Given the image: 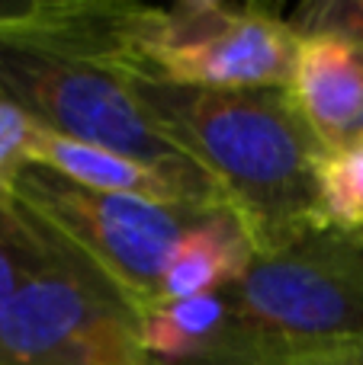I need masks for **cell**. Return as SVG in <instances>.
Here are the masks:
<instances>
[{"instance_id":"obj_1","label":"cell","mask_w":363,"mask_h":365,"mask_svg":"<svg viewBox=\"0 0 363 365\" xmlns=\"http://www.w3.org/2000/svg\"><path fill=\"white\" fill-rule=\"evenodd\" d=\"M129 81L158 132L222 189L257 253L322 227L319 160L325 148L287 87L203 90Z\"/></svg>"},{"instance_id":"obj_2","label":"cell","mask_w":363,"mask_h":365,"mask_svg":"<svg viewBox=\"0 0 363 365\" xmlns=\"http://www.w3.org/2000/svg\"><path fill=\"white\" fill-rule=\"evenodd\" d=\"M222 295L225 327L193 365H296L363 343V240L306 231L257 253Z\"/></svg>"},{"instance_id":"obj_3","label":"cell","mask_w":363,"mask_h":365,"mask_svg":"<svg viewBox=\"0 0 363 365\" xmlns=\"http://www.w3.org/2000/svg\"><path fill=\"white\" fill-rule=\"evenodd\" d=\"M0 365H151L141 311L42 221V257L0 317Z\"/></svg>"},{"instance_id":"obj_4","label":"cell","mask_w":363,"mask_h":365,"mask_svg":"<svg viewBox=\"0 0 363 365\" xmlns=\"http://www.w3.org/2000/svg\"><path fill=\"white\" fill-rule=\"evenodd\" d=\"M299 36L270 6L225 0L135 4L122 71L203 90L289 87Z\"/></svg>"},{"instance_id":"obj_5","label":"cell","mask_w":363,"mask_h":365,"mask_svg":"<svg viewBox=\"0 0 363 365\" xmlns=\"http://www.w3.org/2000/svg\"><path fill=\"white\" fill-rule=\"evenodd\" d=\"M0 100L45 132L151 164H193L141 109L129 74L26 36H0Z\"/></svg>"},{"instance_id":"obj_6","label":"cell","mask_w":363,"mask_h":365,"mask_svg":"<svg viewBox=\"0 0 363 365\" xmlns=\"http://www.w3.org/2000/svg\"><path fill=\"white\" fill-rule=\"evenodd\" d=\"M13 199L90 257L135 304L148 311L174 247L212 208L174 205L141 195L100 192L29 164Z\"/></svg>"},{"instance_id":"obj_7","label":"cell","mask_w":363,"mask_h":365,"mask_svg":"<svg viewBox=\"0 0 363 365\" xmlns=\"http://www.w3.org/2000/svg\"><path fill=\"white\" fill-rule=\"evenodd\" d=\"M32 164L77 182V186L100 189V192L141 195V199L197 208H229L222 189L197 164H151L145 158L84 145V141L64 138V135L45 132V128H39L36 135Z\"/></svg>"},{"instance_id":"obj_8","label":"cell","mask_w":363,"mask_h":365,"mask_svg":"<svg viewBox=\"0 0 363 365\" xmlns=\"http://www.w3.org/2000/svg\"><path fill=\"white\" fill-rule=\"evenodd\" d=\"M287 90L325 151L363 138V38L344 32L299 36Z\"/></svg>"},{"instance_id":"obj_9","label":"cell","mask_w":363,"mask_h":365,"mask_svg":"<svg viewBox=\"0 0 363 365\" xmlns=\"http://www.w3.org/2000/svg\"><path fill=\"white\" fill-rule=\"evenodd\" d=\"M257 247L232 208H212L174 247L158 302H180L235 285L254 263ZM154 302V304H158Z\"/></svg>"},{"instance_id":"obj_10","label":"cell","mask_w":363,"mask_h":365,"mask_svg":"<svg viewBox=\"0 0 363 365\" xmlns=\"http://www.w3.org/2000/svg\"><path fill=\"white\" fill-rule=\"evenodd\" d=\"M119 23L116 0H0V36L45 38L96 61L116 51Z\"/></svg>"},{"instance_id":"obj_11","label":"cell","mask_w":363,"mask_h":365,"mask_svg":"<svg viewBox=\"0 0 363 365\" xmlns=\"http://www.w3.org/2000/svg\"><path fill=\"white\" fill-rule=\"evenodd\" d=\"M222 292L180 302H158L141 311V343L151 365H193L225 327Z\"/></svg>"},{"instance_id":"obj_12","label":"cell","mask_w":363,"mask_h":365,"mask_svg":"<svg viewBox=\"0 0 363 365\" xmlns=\"http://www.w3.org/2000/svg\"><path fill=\"white\" fill-rule=\"evenodd\" d=\"M319 218L328 231L363 240V138L322 154Z\"/></svg>"},{"instance_id":"obj_13","label":"cell","mask_w":363,"mask_h":365,"mask_svg":"<svg viewBox=\"0 0 363 365\" xmlns=\"http://www.w3.org/2000/svg\"><path fill=\"white\" fill-rule=\"evenodd\" d=\"M42 257V221L16 199H0V317Z\"/></svg>"},{"instance_id":"obj_14","label":"cell","mask_w":363,"mask_h":365,"mask_svg":"<svg viewBox=\"0 0 363 365\" xmlns=\"http://www.w3.org/2000/svg\"><path fill=\"white\" fill-rule=\"evenodd\" d=\"M39 125L16 106L0 100V199H13L16 180L32 164Z\"/></svg>"},{"instance_id":"obj_15","label":"cell","mask_w":363,"mask_h":365,"mask_svg":"<svg viewBox=\"0 0 363 365\" xmlns=\"http://www.w3.org/2000/svg\"><path fill=\"white\" fill-rule=\"evenodd\" d=\"M296 36L309 32H344L363 38V0H309L287 13Z\"/></svg>"},{"instance_id":"obj_16","label":"cell","mask_w":363,"mask_h":365,"mask_svg":"<svg viewBox=\"0 0 363 365\" xmlns=\"http://www.w3.org/2000/svg\"><path fill=\"white\" fill-rule=\"evenodd\" d=\"M296 365H363V343L332 349V353L312 356V359H302V362H296Z\"/></svg>"}]
</instances>
